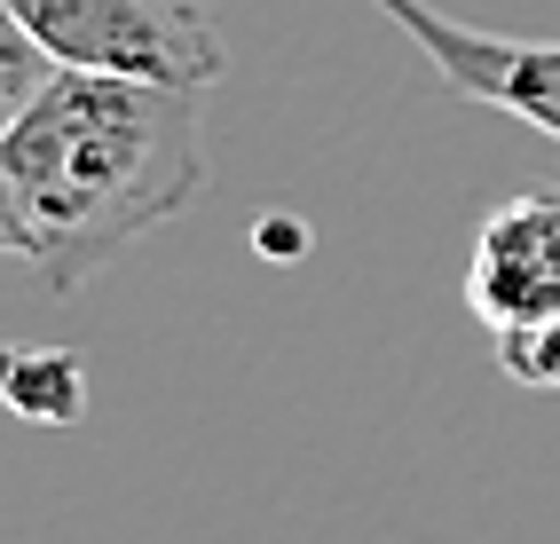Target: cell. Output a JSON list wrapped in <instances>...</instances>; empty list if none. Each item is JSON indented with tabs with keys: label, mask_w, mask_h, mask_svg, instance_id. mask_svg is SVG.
Segmentation results:
<instances>
[{
	"label": "cell",
	"mask_w": 560,
	"mask_h": 544,
	"mask_svg": "<svg viewBox=\"0 0 560 544\" xmlns=\"http://www.w3.org/2000/svg\"><path fill=\"white\" fill-rule=\"evenodd\" d=\"M48 80H56V63H48V48L32 40V32L16 24V9H9V0H0V134L16 127V111H24V103L40 95Z\"/></svg>",
	"instance_id": "obj_6"
},
{
	"label": "cell",
	"mask_w": 560,
	"mask_h": 544,
	"mask_svg": "<svg viewBox=\"0 0 560 544\" xmlns=\"http://www.w3.org/2000/svg\"><path fill=\"white\" fill-rule=\"evenodd\" d=\"M466 308L505 332V323L560 316V181L513 190L466 252Z\"/></svg>",
	"instance_id": "obj_4"
},
{
	"label": "cell",
	"mask_w": 560,
	"mask_h": 544,
	"mask_svg": "<svg viewBox=\"0 0 560 544\" xmlns=\"http://www.w3.org/2000/svg\"><path fill=\"white\" fill-rule=\"evenodd\" d=\"M0 411H16L32 426H80L88 363L71 347H0Z\"/></svg>",
	"instance_id": "obj_5"
},
{
	"label": "cell",
	"mask_w": 560,
	"mask_h": 544,
	"mask_svg": "<svg viewBox=\"0 0 560 544\" xmlns=\"http://www.w3.org/2000/svg\"><path fill=\"white\" fill-rule=\"evenodd\" d=\"M253 245L269 252V261H301V229H292V222H260Z\"/></svg>",
	"instance_id": "obj_8"
},
{
	"label": "cell",
	"mask_w": 560,
	"mask_h": 544,
	"mask_svg": "<svg viewBox=\"0 0 560 544\" xmlns=\"http://www.w3.org/2000/svg\"><path fill=\"white\" fill-rule=\"evenodd\" d=\"M9 9L56 71H110L182 95H206L230 71L206 0H9Z\"/></svg>",
	"instance_id": "obj_2"
},
{
	"label": "cell",
	"mask_w": 560,
	"mask_h": 544,
	"mask_svg": "<svg viewBox=\"0 0 560 544\" xmlns=\"http://www.w3.org/2000/svg\"><path fill=\"white\" fill-rule=\"evenodd\" d=\"M395 32L419 40V56L451 80L458 95L490 103V111H513L521 127H537L560 142V40H513V32H481L442 16L434 0H371Z\"/></svg>",
	"instance_id": "obj_3"
},
{
	"label": "cell",
	"mask_w": 560,
	"mask_h": 544,
	"mask_svg": "<svg viewBox=\"0 0 560 544\" xmlns=\"http://www.w3.org/2000/svg\"><path fill=\"white\" fill-rule=\"evenodd\" d=\"M0 252H16V205H9V174H0Z\"/></svg>",
	"instance_id": "obj_9"
},
{
	"label": "cell",
	"mask_w": 560,
	"mask_h": 544,
	"mask_svg": "<svg viewBox=\"0 0 560 544\" xmlns=\"http://www.w3.org/2000/svg\"><path fill=\"white\" fill-rule=\"evenodd\" d=\"M0 174L24 269L48 293H80L206 190L198 95L110 71H56L0 134Z\"/></svg>",
	"instance_id": "obj_1"
},
{
	"label": "cell",
	"mask_w": 560,
	"mask_h": 544,
	"mask_svg": "<svg viewBox=\"0 0 560 544\" xmlns=\"http://www.w3.org/2000/svg\"><path fill=\"white\" fill-rule=\"evenodd\" d=\"M498 371H505L513 387L560 394V316H537V323H505V332H498Z\"/></svg>",
	"instance_id": "obj_7"
}]
</instances>
